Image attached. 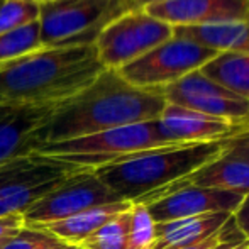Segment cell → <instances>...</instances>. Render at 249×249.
Here are the masks:
<instances>
[{
	"label": "cell",
	"instance_id": "4",
	"mask_svg": "<svg viewBox=\"0 0 249 249\" xmlns=\"http://www.w3.org/2000/svg\"><path fill=\"white\" fill-rule=\"evenodd\" d=\"M166 146L173 144L164 142L158 131L156 121H149L83 136V138L44 142V144H37L33 153L73 163L87 170H95L129 154L166 148Z\"/></svg>",
	"mask_w": 249,
	"mask_h": 249
},
{
	"label": "cell",
	"instance_id": "14",
	"mask_svg": "<svg viewBox=\"0 0 249 249\" xmlns=\"http://www.w3.org/2000/svg\"><path fill=\"white\" fill-rule=\"evenodd\" d=\"M61 105L63 102L41 107L0 108V166L33 153L41 144L43 129Z\"/></svg>",
	"mask_w": 249,
	"mask_h": 249
},
{
	"label": "cell",
	"instance_id": "27",
	"mask_svg": "<svg viewBox=\"0 0 249 249\" xmlns=\"http://www.w3.org/2000/svg\"><path fill=\"white\" fill-rule=\"evenodd\" d=\"M24 227V219L20 213L0 217V241L17 234Z\"/></svg>",
	"mask_w": 249,
	"mask_h": 249
},
{
	"label": "cell",
	"instance_id": "35",
	"mask_svg": "<svg viewBox=\"0 0 249 249\" xmlns=\"http://www.w3.org/2000/svg\"><path fill=\"white\" fill-rule=\"evenodd\" d=\"M0 3H2V0H0Z\"/></svg>",
	"mask_w": 249,
	"mask_h": 249
},
{
	"label": "cell",
	"instance_id": "15",
	"mask_svg": "<svg viewBox=\"0 0 249 249\" xmlns=\"http://www.w3.org/2000/svg\"><path fill=\"white\" fill-rule=\"evenodd\" d=\"M183 187H202V188H213V190L234 192V194L248 195L249 194V160L236 156V154L224 151L222 156L210 161L203 168H200L188 178L164 188V190L154 194L149 197L142 205H148L153 200L164 197L168 194L180 190Z\"/></svg>",
	"mask_w": 249,
	"mask_h": 249
},
{
	"label": "cell",
	"instance_id": "16",
	"mask_svg": "<svg viewBox=\"0 0 249 249\" xmlns=\"http://www.w3.org/2000/svg\"><path fill=\"white\" fill-rule=\"evenodd\" d=\"M232 217L229 212L205 213L187 219L154 222L153 249H183L200 243L219 231Z\"/></svg>",
	"mask_w": 249,
	"mask_h": 249
},
{
	"label": "cell",
	"instance_id": "23",
	"mask_svg": "<svg viewBox=\"0 0 249 249\" xmlns=\"http://www.w3.org/2000/svg\"><path fill=\"white\" fill-rule=\"evenodd\" d=\"M154 237V220L149 215L148 207L132 203L127 249H153Z\"/></svg>",
	"mask_w": 249,
	"mask_h": 249
},
{
	"label": "cell",
	"instance_id": "8",
	"mask_svg": "<svg viewBox=\"0 0 249 249\" xmlns=\"http://www.w3.org/2000/svg\"><path fill=\"white\" fill-rule=\"evenodd\" d=\"M219 51L205 48L183 36L170 37L117 73L139 89H164L188 73L197 71Z\"/></svg>",
	"mask_w": 249,
	"mask_h": 249
},
{
	"label": "cell",
	"instance_id": "20",
	"mask_svg": "<svg viewBox=\"0 0 249 249\" xmlns=\"http://www.w3.org/2000/svg\"><path fill=\"white\" fill-rule=\"evenodd\" d=\"M132 209V207H131ZM131 209L121 212L78 244L82 249H127Z\"/></svg>",
	"mask_w": 249,
	"mask_h": 249
},
{
	"label": "cell",
	"instance_id": "18",
	"mask_svg": "<svg viewBox=\"0 0 249 249\" xmlns=\"http://www.w3.org/2000/svg\"><path fill=\"white\" fill-rule=\"evenodd\" d=\"M177 36H183L219 53L249 54V19L200 27H175Z\"/></svg>",
	"mask_w": 249,
	"mask_h": 249
},
{
	"label": "cell",
	"instance_id": "1",
	"mask_svg": "<svg viewBox=\"0 0 249 249\" xmlns=\"http://www.w3.org/2000/svg\"><path fill=\"white\" fill-rule=\"evenodd\" d=\"M164 105L160 89H139L114 70H104L82 92L63 102L43 129L41 144L156 121Z\"/></svg>",
	"mask_w": 249,
	"mask_h": 249
},
{
	"label": "cell",
	"instance_id": "26",
	"mask_svg": "<svg viewBox=\"0 0 249 249\" xmlns=\"http://www.w3.org/2000/svg\"><path fill=\"white\" fill-rule=\"evenodd\" d=\"M226 149L236 156L249 160V129H244V131L237 132L236 136L227 139Z\"/></svg>",
	"mask_w": 249,
	"mask_h": 249
},
{
	"label": "cell",
	"instance_id": "34",
	"mask_svg": "<svg viewBox=\"0 0 249 249\" xmlns=\"http://www.w3.org/2000/svg\"><path fill=\"white\" fill-rule=\"evenodd\" d=\"M37 2H46V0H37Z\"/></svg>",
	"mask_w": 249,
	"mask_h": 249
},
{
	"label": "cell",
	"instance_id": "9",
	"mask_svg": "<svg viewBox=\"0 0 249 249\" xmlns=\"http://www.w3.org/2000/svg\"><path fill=\"white\" fill-rule=\"evenodd\" d=\"M124 202L107 188L92 170H83L54 187L22 213L24 227L56 222L105 203Z\"/></svg>",
	"mask_w": 249,
	"mask_h": 249
},
{
	"label": "cell",
	"instance_id": "10",
	"mask_svg": "<svg viewBox=\"0 0 249 249\" xmlns=\"http://www.w3.org/2000/svg\"><path fill=\"white\" fill-rule=\"evenodd\" d=\"M166 104L180 105L200 114L241 124L246 129L249 117V100L229 92L210 80L200 70L188 73L178 82L161 89Z\"/></svg>",
	"mask_w": 249,
	"mask_h": 249
},
{
	"label": "cell",
	"instance_id": "7",
	"mask_svg": "<svg viewBox=\"0 0 249 249\" xmlns=\"http://www.w3.org/2000/svg\"><path fill=\"white\" fill-rule=\"evenodd\" d=\"M173 36V26L146 10H127L102 29L93 48L100 65L117 71Z\"/></svg>",
	"mask_w": 249,
	"mask_h": 249
},
{
	"label": "cell",
	"instance_id": "32",
	"mask_svg": "<svg viewBox=\"0 0 249 249\" xmlns=\"http://www.w3.org/2000/svg\"><path fill=\"white\" fill-rule=\"evenodd\" d=\"M59 249H78V246H70V244H65V246L59 248Z\"/></svg>",
	"mask_w": 249,
	"mask_h": 249
},
{
	"label": "cell",
	"instance_id": "22",
	"mask_svg": "<svg viewBox=\"0 0 249 249\" xmlns=\"http://www.w3.org/2000/svg\"><path fill=\"white\" fill-rule=\"evenodd\" d=\"M39 20L37 0H2L0 3V34L20 29Z\"/></svg>",
	"mask_w": 249,
	"mask_h": 249
},
{
	"label": "cell",
	"instance_id": "5",
	"mask_svg": "<svg viewBox=\"0 0 249 249\" xmlns=\"http://www.w3.org/2000/svg\"><path fill=\"white\" fill-rule=\"evenodd\" d=\"M127 12L122 0H46L39 2L43 48L93 46L107 24Z\"/></svg>",
	"mask_w": 249,
	"mask_h": 249
},
{
	"label": "cell",
	"instance_id": "11",
	"mask_svg": "<svg viewBox=\"0 0 249 249\" xmlns=\"http://www.w3.org/2000/svg\"><path fill=\"white\" fill-rule=\"evenodd\" d=\"M156 125L164 142L173 146L224 141L244 131L243 125L236 122L200 114L173 104L164 105L161 115L156 119Z\"/></svg>",
	"mask_w": 249,
	"mask_h": 249
},
{
	"label": "cell",
	"instance_id": "12",
	"mask_svg": "<svg viewBox=\"0 0 249 249\" xmlns=\"http://www.w3.org/2000/svg\"><path fill=\"white\" fill-rule=\"evenodd\" d=\"M146 12L173 27H200L249 19V0H168Z\"/></svg>",
	"mask_w": 249,
	"mask_h": 249
},
{
	"label": "cell",
	"instance_id": "17",
	"mask_svg": "<svg viewBox=\"0 0 249 249\" xmlns=\"http://www.w3.org/2000/svg\"><path fill=\"white\" fill-rule=\"evenodd\" d=\"M131 207V202L105 203V205H97L92 207V209H87L83 212L76 213V215L68 217V219L39 224V226H34V229H39L51 234L53 237L61 241L63 244L78 246L82 241H85L89 236H92L104 224H107L108 220L114 219L121 212L129 210Z\"/></svg>",
	"mask_w": 249,
	"mask_h": 249
},
{
	"label": "cell",
	"instance_id": "19",
	"mask_svg": "<svg viewBox=\"0 0 249 249\" xmlns=\"http://www.w3.org/2000/svg\"><path fill=\"white\" fill-rule=\"evenodd\" d=\"M200 71L229 92L249 100V54L219 53Z\"/></svg>",
	"mask_w": 249,
	"mask_h": 249
},
{
	"label": "cell",
	"instance_id": "2",
	"mask_svg": "<svg viewBox=\"0 0 249 249\" xmlns=\"http://www.w3.org/2000/svg\"><path fill=\"white\" fill-rule=\"evenodd\" d=\"M104 70L93 46L41 48L0 65V108L61 104Z\"/></svg>",
	"mask_w": 249,
	"mask_h": 249
},
{
	"label": "cell",
	"instance_id": "3",
	"mask_svg": "<svg viewBox=\"0 0 249 249\" xmlns=\"http://www.w3.org/2000/svg\"><path fill=\"white\" fill-rule=\"evenodd\" d=\"M226 141L148 149L95 168L93 175L124 202L144 203L154 194L188 178L222 156Z\"/></svg>",
	"mask_w": 249,
	"mask_h": 249
},
{
	"label": "cell",
	"instance_id": "24",
	"mask_svg": "<svg viewBox=\"0 0 249 249\" xmlns=\"http://www.w3.org/2000/svg\"><path fill=\"white\" fill-rule=\"evenodd\" d=\"M65 244L44 231L34 227H22L12 236L2 249H59Z\"/></svg>",
	"mask_w": 249,
	"mask_h": 249
},
{
	"label": "cell",
	"instance_id": "6",
	"mask_svg": "<svg viewBox=\"0 0 249 249\" xmlns=\"http://www.w3.org/2000/svg\"><path fill=\"white\" fill-rule=\"evenodd\" d=\"M87 168L31 153L0 166V217L20 213L61 181Z\"/></svg>",
	"mask_w": 249,
	"mask_h": 249
},
{
	"label": "cell",
	"instance_id": "30",
	"mask_svg": "<svg viewBox=\"0 0 249 249\" xmlns=\"http://www.w3.org/2000/svg\"><path fill=\"white\" fill-rule=\"evenodd\" d=\"M227 249H249V239H243L241 243H237L236 246L227 248Z\"/></svg>",
	"mask_w": 249,
	"mask_h": 249
},
{
	"label": "cell",
	"instance_id": "28",
	"mask_svg": "<svg viewBox=\"0 0 249 249\" xmlns=\"http://www.w3.org/2000/svg\"><path fill=\"white\" fill-rule=\"evenodd\" d=\"M232 217H234V222H236L237 229L241 231V234H243L246 239H249V194L244 195L243 202L237 207L236 212L232 213Z\"/></svg>",
	"mask_w": 249,
	"mask_h": 249
},
{
	"label": "cell",
	"instance_id": "33",
	"mask_svg": "<svg viewBox=\"0 0 249 249\" xmlns=\"http://www.w3.org/2000/svg\"><path fill=\"white\" fill-rule=\"evenodd\" d=\"M246 129H249V117H248V121H246Z\"/></svg>",
	"mask_w": 249,
	"mask_h": 249
},
{
	"label": "cell",
	"instance_id": "13",
	"mask_svg": "<svg viewBox=\"0 0 249 249\" xmlns=\"http://www.w3.org/2000/svg\"><path fill=\"white\" fill-rule=\"evenodd\" d=\"M244 195L234 192L213 190L202 187H183L180 190L149 202L148 212L154 222L187 219L205 213L229 212L234 213Z\"/></svg>",
	"mask_w": 249,
	"mask_h": 249
},
{
	"label": "cell",
	"instance_id": "36",
	"mask_svg": "<svg viewBox=\"0 0 249 249\" xmlns=\"http://www.w3.org/2000/svg\"><path fill=\"white\" fill-rule=\"evenodd\" d=\"M78 249H82V248H78Z\"/></svg>",
	"mask_w": 249,
	"mask_h": 249
},
{
	"label": "cell",
	"instance_id": "21",
	"mask_svg": "<svg viewBox=\"0 0 249 249\" xmlns=\"http://www.w3.org/2000/svg\"><path fill=\"white\" fill-rule=\"evenodd\" d=\"M41 48H43V43H41L39 20L26 27H20V29L0 34V65L14 61Z\"/></svg>",
	"mask_w": 249,
	"mask_h": 249
},
{
	"label": "cell",
	"instance_id": "29",
	"mask_svg": "<svg viewBox=\"0 0 249 249\" xmlns=\"http://www.w3.org/2000/svg\"><path fill=\"white\" fill-rule=\"evenodd\" d=\"M127 10H142L149 5L154 3H161V2H168V0H122Z\"/></svg>",
	"mask_w": 249,
	"mask_h": 249
},
{
	"label": "cell",
	"instance_id": "25",
	"mask_svg": "<svg viewBox=\"0 0 249 249\" xmlns=\"http://www.w3.org/2000/svg\"><path fill=\"white\" fill-rule=\"evenodd\" d=\"M246 237L241 234V231L237 229L236 222H234V217H231L219 231L209 236L207 239L200 241V243L194 244V246H188L183 249H227L236 246L237 243H241Z\"/></svg>",
	"mask_w": 249,
	"mask_h": 249
},
{
	"label": "cell",
	"instance_id": "31",
	"mask_svg": "<svg viewBox=\"0 0 249 249\" xmlns=\"http://www.w3.org/2000/svg\"><path fill=\"white\" fill-rule=\"evenodd\" d=\"M14 236H16V234H14ZM10 237H12V236H10ZM10 237H5V239H2V241H0V249H2L3 246H5V243L10 239Z\"/></svg>",
	"mask_w": 249,
	"mask_h": 249
}]
</instances>
